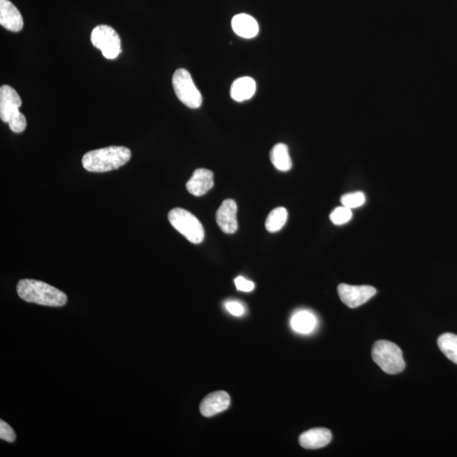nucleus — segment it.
Wrapping results in <instances>:
<instances>
[{
	"mask_svg": "<svg viewBox=\"0 0 457 457\" xmlns=\"http://www.w3.org/2000/svg\"><path fill=\"white\" fill-rule=\"evenodd\" d=\"M17 293L26 302L47 307H63L67 295L63 291L40 280L25 279L18 282Z\"/></svg>",
	"mask_w": 457,
	"mask_h": 457,
	"instance_id": "f257e3e1",
	"label": "nucleus"
},
{
	"mask_svg": "<svg viewBox=\"0 0 457 457\" xmlns=\"http://www.w3.org/2000/svg\"><path fill=\"white\" fill-rule=\"evenodd\" d=\"M130 157L129 148L110 146L87 153L83 157V165L89 172H107L118 170L128 162Z\"/></svg>",
	"mask_w": 457,
	"mask_h": 457,
	"instance_id": "f03ea898",
	"label": "nucleus"
},
{
	"mask_svg": "<svg viewBox=\"0 0 457 457\" xmlns=\"http://www.w3.org/2000/svg\"><path fill=\"white\" fill-rule=\"evenodd\" d=\"M372 357L388 374H397L405 370L406 363L401 348L390 341H376L372 349Z\"/></svg>",
	"mask_w": 457,
	"mask_h": 457,
	"instance_id": "7ed1b4c3",
	"label": "nucleus"
},
{
	"mask_svg": "<svg viewBox=\"0 0 457 457\" xmlns=\"http://www.w3.org/2000/svg\"><path fill=\"white\" fill-rule=\"evenodd\" d=\"M169 221L191 243L199 244L205 239V229L201 222L193 214L180 207H175L168 214Z\"/></svg>",
	"mask_w": 457,
	"mask_h": 457,
	"instance_id": "20e7f679",
	"label": "nucleus"
},
{
	"mask_svg": "<svg viewBox=\"0 0 457 457\" xmlns=\"http://www.w3.org/2000/svg\"><path fill=\"white\" fill-rule=\"evenodd\" d=\"M173 88L176 97L190 109H198L202 105V98L200 91L195 86L189 71L178 69L173 75Z\"/></svg>",
	"mask_w": 457,
	"mask_h": 457,
	"instance_id": "39448f33",
	"label": "nucleus"
},
{
	"mask_svg": "<svg viewBox=\"0 0 457 457\" xmlns=\"http://www.w3.org/2000/svg\"><path fill=\"white\" fill-rule=\"evenodd\" d=\"M91 41L107 60H114L121 53V37L110 26H96L92 32Z\"/></svg>",
	"mask_w": 457,
	"mask_h": 457,
	"instance_id": "423d86ee",
	"label": "nucleus"
},
{
	"mask_svg": "<svg viewBox=\"0 0 457 457\" xmlns=\"http://www.w3.org/2000/svg\"><path fill=\"white\" fill-rule=\"evenodd\" d=\"M377 293L374 287L370 286H350L340 284L338 286V294L345 305L350 309H356L364 304Z\"/></svg>",
	"mask_w": 457,
	"mask_h": 457,
	"instance_id": "0eeeda50",
	"label": "nucleus"
},
{
	"mask_svg": "<svg viewBox=\"0 0 457 457\" xmlns=\"http://www.w3.org/2000/svg\"><path fill=\"white\" fill-rule=\"evenodd\" d=\"M21 99L17 92L8 85L0 87V118L1 121L9 123L14 115L20 112Z\"/></svg>",
	"mask_w": 457,
	"mask_h": 457,
	"instance_id": "6e6552de",
	"label": "nucleus"
},
{
	"mask_svg": "<svg viewBox=\"0 0 457 457\" xmlns=\"http://www.w3.org/2000/svg\"><path fill=\"white\" fill-rule=\"evenodd\" d=\"M237 205L232 199H226L218 207L216 222L218 227L225 234H234L238 229Z\"/></svg>",
	"mask_w": 457,
	"mask_h": 457,
	"instance_id": "1a4fd4ad",
	"label": "nucleus"
},
{
	"mask_svg": "<svg viewBox=\"0 0 457 457\" xmlns=\"http://www.w3.org/2000/svg\"><path fill=\"white\" fill-rule=\"evenodd\" d=\"M0 25L14 33L20 32L24 26L20 11L10 0H0Z\"/></svg>",
	"mask_w": 457,
	"mask_h": 457,
	"instance_id": "9d476101",
	"label": "nucleus"
},
{
	"mask_svg": "<svg viewBox=\"0 0 457 457\" xmlns=\"http://www.w3.org/2000/svg\"><path fill=\"white\" fill-rule=\"evenodd\" d=\"M230 404V398L225 391H215L207 395L201 402L199 409L202 416L210 417L224 412Z\"/></svg>",
	"mask_w": 457,
	"mask_h": 457,
	"instance_id": "9b49d317",
	"label": "nucleus"
},
{
	"mask_svg": "<svg viewBox=\"0 0 457 457\" xmlns=\"http://www.w3.org/2000/svg\"><path fill=\"white\" fill-rule=\"evenodd\" d=\"M214 185V173L207 169H198L188 180L187 189L196 197H201L212 189Z\"/></svg>",
	"mask_w": 457,
	"mask_h": 457,
	"instance_id": "f8f14e48",
	"label": "nucleus"
},
{
	"mask_svg": "<svg viewBox=\"0 0 457 457\" xmlns=\"http://www.w3.org/2000/svg\"><path fill=\"white\" fill-rule=\"evenodd\" d=\"M332 440V433L329 429L316 428L307 430L299 437L301 447L307 450H316L326 447Z\"/></svg>",
	"mask_w": 457,
	"mask_h": 457,
	"instance_id": "ddd939ff",
	"label": "nucleus"
},
{
	"mask_svg": "<svg viewBox=\"0 0 457 457\" xmlns=\"http://www.w3.org/2000/svg\"><path fill=\"white\" fill-rule=\"evenodd\" d=\"M234 32L244 38H252L259 33V28L257 21L251 15L239 14L234 17L232 21Z\"/></svg>",
	"mask_w": 457,
	"mask_h": 457,
	"instance_id": "4468645a",
	"label": "nucleus"
},
{
	"mask_svg": "<svg viewBox=\"0 0 457 457\" xmlns=\"http://www.w3.org/2000/svg\"><path fill=\"white\" fill-rule=\"evenodd\" d=\"M255 80L248 76L238 78L232 83L230 96L236 102H243L250 99L256 92Z\"/></svg>",
	"mask_w": 457,
	"mask_h": 457,
	"instance_id": "2eb2a0df",
	"label": "nucleus"
},
{
	"mask_svg": "<svg viewBox=\"0 0 457 457\" xmlns=\"http://www.w3.org/2000/svg\"><path fill=\"white\" fill-rule=\"evenodd\" d=\"M317 325V318L310 311L302 310L291 317V326L295 332L307 335L312 333Z\"/></svg>",
	"mask_w": 457,
	"mask_h": 457,
	"instance_id": "dca6fc26",
	"label": "nucleus"
},
{
	"mask_svg": "<svg viewBox=\"0 0 457 457\" xmlns=\"http://www.w3.org/2000/svg\"><path fill=\"white\" fill-rule=\"evenodd\" d=\"M270 159L274 166L279 171L286 172L293 166L289 149L284 144H276L273 147L270 151Z\"/></svg>",
	"mask_w": 457,
	"mask_h": 457,
	"instance_id": "f3484780",
	"label": "nucleus"
},
{
	"mask_svg": "<svg viewBox=\"0 0 457 457\" xmlns=\"http://www.w3.org/2000/svg\"><path fill=\"white\" fill-rule=\"evenodd\" d=\"M438 347L448 359L457 364V336L445 333L438 339Z\"/></svg>",
	"mask_w": 457,
	"mask_h": 457,
	"instance_id": "a211bd4d",
	"label": "nucleus"
},
{
	"mask_svg": "<svg viewBox=\"0 0 457 457\" xmlns=\"http://www.w3.org/2000/svg\"><path fill=\"white\" fill-rule=\"evenodd\" d=\"M287 218L288 212L285 207H276L268 215L266 222H265V227H266L268 232H277L286 225Z\"/></svg>",
	"mask_w": 457,
	"mask_h": 457,
	"instance_id": "6ab92c4d",
	"label": "nucleus"
},
{
	"mask_svg": "<svg viewBox=\"0 0 457 457\" xmlns=\"http://www.w3.org/2000/svg\"><path fill=\"white\" fill-rule=\"evenodd\" d=\"M329 218L330 221L333 222V224L336 225L347 224V223L352 220V209L343 205V207H338L330 214Z\"/></svg>",
	"mask_w": 457,
	"mask_h": 457,
	"instance_id": "aec40b11",
	"label": "nucleus"
},
{
	"mask_svg": "<svg viewBox=\"0 0 457 457\" xmlns=\"http://www.w3.org/2000/svg\"><path fill=\"white\" fill-rule=\"evenodd\" d=\"M366 201V198L365 195L361 191H356V193H347L345 194L343 198H341V203L345 207H348V209H356L363 206Z\"/></svg>",
	"mask_w": 457,
	"mask_h": 457,
	"instance_id": "412c9836",
	"label": "nucleus"
},
{
	"mask_svg": "<svg viewBox=\"0 0 457 457\" xmlns=\"http://www.w3.org/2000/svg\"><path fill=\"white\" fill-rule=\"evenodd\" d=\"M10 129L15 133L24 132L26 128V120L25 115L19 112L10 119L9 123Z\"/></svg>",
	"mask_w": 457,
	"mask_h": 457,
	"instance_id": "4be33fe9",
	"label": "nucleus"
},
{
	"mask_svg": "<svg viewBox=\"0 0 457 457\" xmlns=\"http://www.w3.org/2000/svg\"><path fill=\"white\" fill-rule=\"evenodd\" d=\"M0 439L13 443L17 439L14 429L3 420L0 421Z\"/></svg>",
	"mask_w": 457,
	"mask_h": 457,
	"instance_id": "5701e85b",
	"label": "nucleus"
},
{
	"mask_svg": "<svg viewBox=\"0 0 457 457\" xmlns=\"http://www.w3.org/2000/svg\"><path fill=\"white\" fill-rule=\"evenodd\" d=\"M236 286L238 291H244V293H250L255 288V283L250 280L245 279L243 276H239L235 279Z\"/></svg>",
	"mask_w": 457,
	"mask_h": 457,
	"instance_id": "b1692460",
	"label": "nucleus"
},
{
	"mask_svg": "<svg viewBox=\"0 0 457 457\" xmlns=\"http://www.w3.org/2000/svg\"><path fill=\"white\" fill-rule=\"evenodd\" d=\"M225 307L228 312L234 315V316H243L245 313L244 306L236 301L226 302Z\"/></svg>",
	"mask_w": 457,
	"mask_h": 457,
	"instance_id": "393cba45",
	"label": "nucleus"
}]
</instances>
